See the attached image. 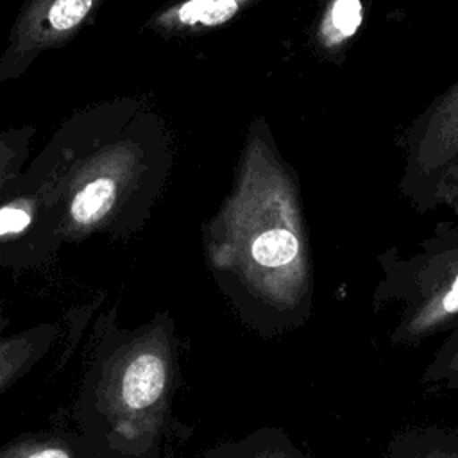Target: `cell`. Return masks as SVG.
Instances as JSON below:
<instances>
[{
    "mask_svg": "<svg viewBox=\"0 0 458 458\" xmlns=\"http://www.w3.org/2000/svg\"><path fill=\"white\" fill-rule=\"evenodd\" d=\"M202 249L218 290L249 331L274 338L311 317L315 279L301 188L267 120L249 123L231 190L202 224Z\"/></svg>",
    "mask_w": 458,
    "mask_h": 458,
    "instance_id": "cell-1",
    "label": "cell"
},
{
    "mask_svg": "<svg viewBox=\"0 0 458 458\" xmlns=\"http://www.w3.org/2000/svg\"><path fill=\"white\" fill-rule=\"evenodd\" d=\"M59 216L63 245L127 240L150 218L174 163L165 118L136 97L75 111L32 159Z\"/></svg>",
    "mask_w": 458,
    "mask_h": 458,
    "instance_id": "cell-2",
    "label": "cell"
},
{
    "mask_svg": "<svg viewBox=\"0 0 458 458\" xmlns=\"http://www.w3.org/2000/svg\"><path fill=\"white\" fill-rule=\"evenodd\" d=\"M179 385V340L168 311L123 327L118 306L93 322L72 406L73 428L104 458H161Z\"/></svg>",
    "mask_w": 458,
    "mask_h": 458,
    "instance_id": "cell-3",
    "label": "cell"
},
{
    "mask_svg": "<svg viewBox=\"0 0 458 458\" xmlns=\"http://www.w3.org/2000/svg\"><path fill=\"white\" fill-rule=\"evenodd\" d=\"M377 263L372 308L392 313V345L415 347L458 326V222H440L410 252L386 249Z\"/></svg>",
    "mask_w": 458,
    "mask_h": 458,
    "instance_id": "cell-4",
    "label": "cell"
},
{
    "mask_svg": "<svg viewBox=\"0 0 458 458\" xmlns=\"http://www.w3.org/2000/svg\"><path fill=\"white\" fill-rule=\"evenodd\" d=\"M399 191L420 213L458 216V81L437 95L403 134Z\"/></svg>",
    "mask_w": 458,
    "mask_h": 458,
    "instance_id": "cell-5",
    "label": "cell"
},
{
    "mask_svg": "<svg viewBox=\"0 0 458 458\" xmlns=\"http://www.w3.org/2000/svg\"><path fill=\"white\" fill-rule=\"evenodd\" d=\"M61 247L57 211L39 166L30 161L0 188V267L14 274L45 270Z\"/></svg>",
    "mask_w": 458,
    "mask_h": 458,
    "instance_id": "cell-6",
    "label": "cell"
},
{
    "mask_svg": "<svg viewBox=\"0 0 458 458\" xmlns=\"http://www.w3.org/2000/svg\"><path fill=\"white\" fill-rule=\"evenodd\" d=\"M106 0H25L0 55V84L20 79L45 52L57 50L95 21Z\"/></svg>",
    "mask_w": 458,
    "mask_h": 458,
    "instance_id": "cell-7",
    "label": "cell"
},
{
    "mask_svg": "<svg viewBox=\"0 0 458 458\" xmlns=\"http://www.w3.org/2000/svg\"><path fill=\"white\" fill-rule=\"evenodd\" d=\"M254 0H168L145 23L159 38H188L229 23Z\"/></svg>",
    "mask_w": 458,
    "mask_h": 458,
    "instance_id": "cell-8",
    "label": "cell"
},
{
    "mask_svg": "<svg viewBox=\"0 0 458 458\" xmlns=\"http://www.w3.org/2000/svg\"><path fill=\"white\" fill-rule=\"evenodd\" d=\"M11 318L0 310V395L29 376L52 351L59 336L55 322H39L9 331Z\"/></svg>",
    "mask_w": 458,
    "mask_h": 458,
    "instance_id": "cell-9",
    "label": "cell"
},
{
    "mask_svg": "<svg viewBox=\"0 0 458 458\" xmlns=\"http://www.w3.org/2000/svg\"><path fill=\"white\" fill-rule=\"evenodd\" d=\"M369 0H322L311 29V48L320 59L340 64L356 39Z\"/></svg>",
    "mask_w": 458,
    "mask_h": 458,
    "instance_id": "cell-10",
    "label": "cell"
},
{
    "mask_svg": "<svg viewBox=\"0 0 458 458\" xmlns=\"http://www.w3.org/2000/svg\"><path fill=\"white\" fill-rule=\"evenodd\" d=\"M0 458H104L75 428L52 426L21 433L0 445Z\"/></svg>",
    "mask_w": 458,
    "mask_h": 458,
    "instance_id": "cell-11",
    "label": "cell"
},
{
    "mask_svg": "<svg viewBox=\"0 0 458 458\" xmlns=\"http://www.w3.org/2000/svg\"><path fill=\"white\" fill-rule=\"evenodd\" d=\"M200 458H311L283 428L261 426L238 438L220 440Z\"/></svg>",
    "mask_w": 458,
    "mask_h": 458,
    "instance_id": "cell-12",
    "label": "cell"
},
{
    "mask_svg": "<svg viewBox=\"0 0 458 458\" xmlns=\"http://www.w3.org/2000/svg\"><path fill=\"white\" fill-rule=\"evenodd\" d=\"M381 458H458V426H415L399 431Z\"/></svg>",
    "mask_w": 458,
    "mask_h": 458,
    "instance_id": "cell-13",
    "label": "cell"
},
{
    "mask_svg": "<svg viewBox=\"0 0 458 458\" xmlns=\"http://www.w3.org/2000/svg\"><path fill=\"white\" fill-rule=\"evenodd\" d=\"M34 136L36 125L29 123L0 132V188L23 170Z\"/></svg>",
    "mask_w": 458,
    "mask_h": 458,
    "instance_id": "cell-14",
    "label": "cell"
},
{
    "mask_svg": "<svg viewBox=\"0 0 458 458\" xmlns=\"http://www.w3.org/2000/svg\"><path fill=\"white\" fill-rule=\"evenodd\" d=\"M422 383L458 390V326L431 356L422 372Z\"/></svg>",
    "mask_w": 458,
    "mask_h": 458,
    "instance_id": "cell-15",
    "label": "cell"
}]
</instances>
